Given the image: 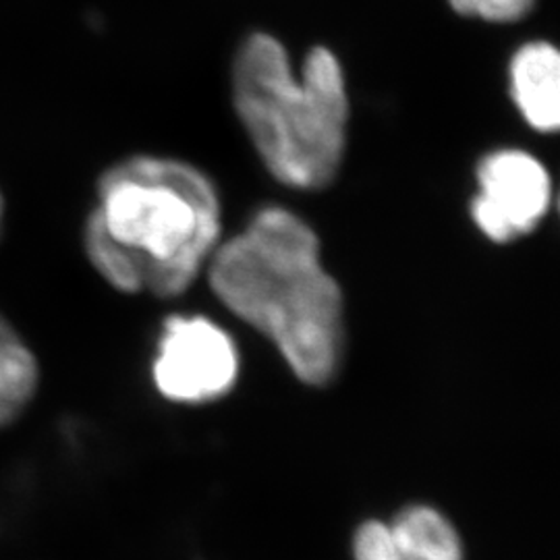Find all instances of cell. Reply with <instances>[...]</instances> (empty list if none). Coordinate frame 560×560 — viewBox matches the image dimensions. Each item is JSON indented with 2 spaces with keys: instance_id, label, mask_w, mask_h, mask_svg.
<instances>
[{
  "instance_id": "1",
  "label": "cell",
  "mask_w": 560,
  "mask_h": 560,
  "mask_svg": "<svg viewBox=\"0 0 560 560\" xmlns=\"http://www.w3.org/2000/svg\"><path fill=\"white\" fill-rule=\"evenodd\" d=\"M219 237L221 200L212 180L185 162L133 156L98 180L85 252L122 293L175 298L210 261Z\"/></svg>"
},
{
  "instance_id": "2",
  "label": "cell",
  "mask_w": 560,
  "mask_h": 560,
  "mask_svg": "<svg viewBox=\"0 0 560 560\" xmlns=\"http://www.w3.org/2000/svg\"><path fill=\"white\" fill-rule=\"evenodd\" d=\"M208 264L222 305L272 340L301 382L335 381L345 351L342 293L322 266L320 241L298 214L264 208Z\"/></svg>"
},
{
  "instance_id": "3",
  "label": "cell",
  "mask_w": 560,
  "mask_h": 560,
  "mask_svg": "<svg viewBox=\"0 0 560 560\" xmlns=\"http://www.w3.org/2000/svg\"><path fill=\"white\" fill-rule=\"evenodd\" d=\"M233 96L261 161L280 183L320 189L335 179L349 98L339 59L328 48L310 50L295 80L282 44L254 34L235 60Z\"/></svg>"
},
{
  "instance_id": "4",
  "label": "cell",
  "mask_w": 560,
  "mask_h": 560,
  "mask_svg": "<svg viewBox=\"0 0 560 560\" xmlns=\"http://www.w3.org/2000/svg\"><path fill=\"white\" fill-rule=\"evenodd\" d=\"M152 374L168 400L210 402L233 388L240 355L231 337L214 322L175 316L164 324Z\"/></svg>"
},
{
  "instance_id": "5",
  "label": "cell",
  "mask_w": 560,
  "mask_h": 560,
  "mask_svg": "<svg viewBox=\"0 0 560 560\" xmlns=\"http://www.w3.org/2000/svg\"><path fill=\"white\" fill-rule=\"evenodd\" d=\"M480 194L471 217L494 243H511L529 235L552 200L550 175L540 161L521 150L488 154L478 166Z\"/></svg>"
},
{
  "instance_id": "6",
  "label": "cell",
  "mask_w": 560,
  "mask_h": 560,
  "mask_svg": "<svg viewBox=\"0 0 560 560\" xmlns=\"http://www.w3.org/2000/svg\"><path fill=\"white\" fill-rule=\"evenodd\" d=\"M355 560H463L453 523L432 506H407L390 523L368 521L353 540Z\"/></svg>"
},
{
  "instance_id": "7",
  "label": "cell",
  "mask_w": 560,
  "mask_h": 560,
  "mask_svg": "<svg viewBox=\"0 0 560 560\" xmlns=\"http://www.w3.org/2000/svg\"><path fill=\"white\" fill-rule=\"evenodd\" d=\"M511 94L521 117L536 131L552 133L560 125V59L548 42H532L511 62Z\"/></svg>"
},
{
  "instance_id": "8",
  "label": "cell",
  "mask_w": 560,
  "mask_h": 560,
  "mask_svg": "<svg viewBox=\"0 0 560 560\" xmlns=\"http://www.w3.org/2000/svg\"><path fill=\"white\" fill-rule=\"evenodd\" d=\"M40 381L38 361L15 328L0 316V428L20 418Z\"/></svg>"
},
{
  "instance_id": "9",
  "label": "cell",
  "mask_w": 560,
  "mask_h": 560,
  "mask_svg": "<svg viewBox=\"0 0 560 560\" xmlns=\"http://www.w3.org/2000/svg\"><path fill=\"white\" fill-rule=\"evenodd\" d=\"M451 7L469 18L509 23L517 21L534 7L536 0H448Z\"/></svg>"
},
{
  "instance_id": "10",
  "label": "cell",
  "mask_w": 560,
  "mask_h": 560,
  "mask_svg": "<svg viewBox=\"0 0 560 560\" xmlns=\"http://www.w3.org/2000/svg\"><path fill=\"white\" fill-rule=\"evenodd\" d=\"M0 222H2V196H0Z\"/></svg>"
}]
</instances>
